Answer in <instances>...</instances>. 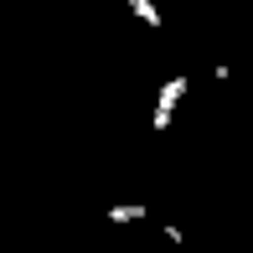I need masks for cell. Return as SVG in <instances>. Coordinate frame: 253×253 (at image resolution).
Instances as JSON below:
<instances>
[{"label":"cell","instance_id":"obj_2","mask_svg":"<svg viewBox=\"0 0 253 253\" xmlns=\"http://www.w3.org/2000/svg\"><path fill=\"white\" fill-rule=\"evenodd\" d=\"M129 10H134V21H145L150 31H166V16H160L155 0H129Z\"/></svg>","mask_w":253,"mask_h":253},{"label":"cell","instance_id":"obj_3","mask_svg":"<svg viewBox=\"0 0 253 253\" xmlns=\"http://www.w3.org/2000/svg\"><path fill=\"white\" fill-rule=\"evenodd\" d=\"M150 207H109V222H140Z\"/></svg>","mask_w":253,"mask_h":253},{"label":"cell","instance_id":"obj_1","mask_svg":"<svg viewBox=\"0 0 253 253\" xmlns=\"http://www.w3.org/2000/svg\"><path fill=\"white\" fill-rule=\"evenodd\" d=\"M186 78H170V83H160V93H155V119H150V129L155 134H166L170 129V114H176V103L186 98Z\"/></svg>","mask_w":253,"mask_h":253}]
</instances>
